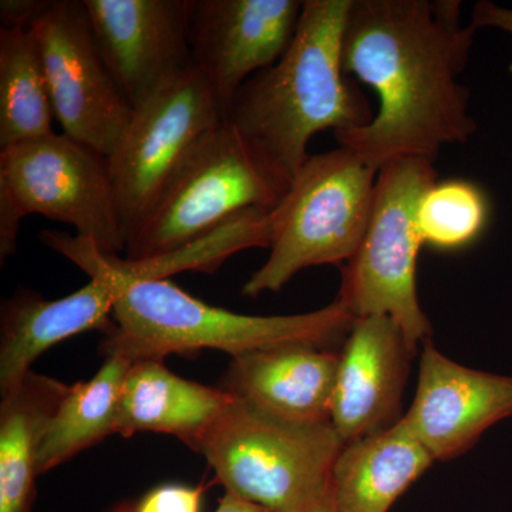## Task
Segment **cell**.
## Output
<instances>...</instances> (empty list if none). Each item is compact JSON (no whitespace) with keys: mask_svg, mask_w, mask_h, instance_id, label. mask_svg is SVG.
I'll return each mask as SVG.
<instances>
[{"mask_svg":"<svg viewBox=\"0 0 512 512\" xmlns=\"http://www.w3.org/2000/svg\"><path fill=\"white\" fill-rule=\"evenodd\" d=\"M477 30L460 0H352L343 35V70L375 90L367 126L336 134L380 171L403 158L436 163L440 151L477 133L466 72Z\"/></svg>","mask_w":512,"mask_h":512,"instance_id":"obj_1","label":"cell"},{"mask_svg":"<svg viewBox=\"0 0 512 512\" xmlns=\"http://www.w3.org/2000/svg\"><path fill=\"white\" fill-rule=\"evenodd\" d=\"M30 28L63 133L109 157L134 109L101 57L84 0H50Z\"/></svg>","mask_w":512,"mask_h":512,"instance_id":"obj_10","label":"cell"},{"mask_svg":"<svg viewBox=\"0 0 512 512\" xmlns=\"http://www.w3.org/2000/svg\"><path fill=\"white\" fill-rule=\"evenodd\" d=\"M69 384L30 370L0 403V512H30L47 427Z\"/></svg>","mask_w":512,"mask_h":512,"instance_id":"obj_19","label":"cell"},{"mask_svg":"<svg viewBox=\"0 0 512 512\" xmlns=\"http://www.w3.org/2000/svg\"><path fill=\"white\" fill-rule=\"evenodd\" d=\"M414 356L392 319H355L339 350L330 416L343 443L373 436L403 419V392Z\"/></svg>","mask_w":512,"mask_h":512,"instance_id":"obj_14","label":"cell"},{"mask_svg":"<svg viewBox=\"0 0 512 512\" xmlns=\"http://www.w3.org/2000/svg\"><path fill=\"white\" fill-rule=\"evenodd\" d=\"M272 241V211L252 210L239 215L207 237L173 254L128 261L111 256L114 264L127 274L144 279H167L183 271H217L229 256L249 248H269Z\"/></svg>","mask_w":512,"mask_h":512,"instance_id":"obj_22","label":"cell"},{"mask_svg":"<svg viewBox=\"0 0 512 512\" xmlns=\"http://www.w3.org/2000/svg\"><path fill=\"white\" fill-rule=\"evenodd\" d=\"M292 180L237 127L222 120L192 148L156 207L127 242L124 258L173 254L252 210L272 211Z\"/></svg>","mask_w":512,"mask_h":512,"instance_id":"obj_5","label":"cell"},{"mask_svg":"<svg viewBox=\"0 0 512 512\" xmlns=\"http://www.w3.org/2000/svg\"><path fill=\"white\" fill-rule=\"evenodd\" d=\"M339 350L285 345L232 357L222 389L278 419L330 423Z\"/></svg>","mask_w":512,"mask_h":512,"instance_id":"obj_15","label":"cell"},{"mask_svg":"<svg viewBox=\"0 0 512 512\" xmlns=\"http://www.w3.org/2000/svg\"><path fill=\"white\" fill-rule=\"evenodd\" d=\"M437 180L434 163L423 158H403L379 171L369 224L343 268L336 296L355 319H392L416 355L420 343L431 336L417 293V258L423 247L417 207Z\"/></svg>","mask_w":512,"mask_h":512,"instance_id":"obj_8","label":"cell"},{"mask_svg":"<svg viewBox=\"0 0 512 512\" xmlns=\"http://www.w3.org/2000/svg\"><path fill=\"white\" fill-rule=\"evenodd\" d=\"M433 463L402 419L343 446L333 464L329 494L338 512H389Z\"/></svg>","mask_w":512,"mask_h":512,"instance_id":"obj_18","label":"cell"},{"mask_svg":"<svg viewBox=\"0 0 512 512\" xmlns=\"http://www.w3.org/2000/svg\"><path fill=\"white\" fill-rule=\"evenodd\" d=\"M215 512H274L266 510L261 505L249 503V501L242 500L237 495L225 493L218 503V508Z\"/></svg>","mask_w":512,"mask_h":512,"instance_id":"obj_27","label":"cell"},{"mask_svg":"<svg viewBox=\"0 0 512 512\" xmlns=\"http://www.w3.org/2000/svg\"><path fill=\"white\" fill-rule=\"evenodd\" d=\"M222 120L214 89L194 64L134 109L107 157L127 242L156 207L192 148Z\"/></svg>","mask_w":512,"mask_h":512,"instance_id":"obj_9","label":"cell"},{"mask_svg":"<svg viewBox=\"0 0 512 512\" xmlns=\"http://www.w3.org/2000/svg\"><path fill=\"white\" fill-rule=\"evenodd\" d=\"M352 0H303L292 45L239 89L225 120L286 177L311 157L312 137L342 134L375 117L343 70V35Z\"/></svg>","mask_w":512,"mask_h":512,"instance_id":"obj_3","label":"cell"},{"mask_svg":"<svg viewBox=\"0 0 512 512\" xmlns=\"http://www.w3.org/2000/svg\"><path fill=\"white\" fill-rule=\"evenodd\" d=\"M231 399L222 387L175 375L163 360H140L124 379L116 434H170L195 450Z\"/></svg>","mask_w":512,"mask_h":512,"instance_id":"obj_17","label":"cell"},{"mask_svg":"<svg viewBox=\"0 0 512 512\" xmlns=\"http://www.w3.org/2000/svg\"><path fill=\"white\" fill-rule=\"evenodd\" d=\"M377 174L342 146L309 157L272 210L271 254L244 295L279 292L311 266L348 264L369 224Z\"/></svg>","mask_w":512,"mask_h":512,"instance_id":"obj_6","label":"cell"},{"mask_svg":"<svg viewBox=\"0 0 512 512\" xmlns=\"http://www.w3.org/2000/svg\"><path fill=\"white\" fill-rule=\"evenodd\" d=\"M52 96L32 28L0 29V151L53 131Z\"/></svg>","mask_w":512,"mask_h":512,"instance_id":"obj_21","label":"cell"},{"mask_svg":"<svg viewBox=\"0 0 512 512\" xmlns=\"http://www.w3.org/2000/svg\"><path fill=\"white\" fill-rule=\"evenodd\" d=\"M490 201L483 188L461 178L437 180L417 207L421 244L439 251L470 247L490 222Z\"/></svg>","mask_w":512,"mask_h":512,"instance_id":"obj_23","label":"cell"},{"mask_svg":"<svg viewBox=\"0 0 512 512\" xmlns=\"http://www.w3.org/2000/svg\"><path fill=\"white\" fill-rule=\"evenodd\" d=\"M94 39L133 109L192 66V0H84Z\"/></svg>","mask_w":512,"mask_h":512,"instance_id":"obj_12","label":"cell"},{"mask_svg":"<svg viewBox=\"0 0 512 512\" xmlns=\"http://www.w3.org/2000/svg\"><path fill=\"white\" fill-rule=\"evenodd\" d=\"M32 214L70 225L103 255L126 252L109 158L67 134L0 151L2 265L18 249L23 218Z\"/></svg>","mask_w":512,"mask_h":512,"instance_id":"obj_7","label":"cell"},{"mask_svg":"<svg viewBox=\"0 0 512 512\" xmlns=\"http://www.w3.org/2000/svg\"><path fill=\"white\" fill-rule=\"evenodd\" d=\"M39 239L89 278L99 276L109 285L116 326L107 333L101 352L130 363L202 349L221 350L232 357L285 345L335 349L345 343L355 322L338 298L325 308L299 315H242L200 301L168 279L127 274L89 239L55 229H43Z\"/></svg>","mask_w":512,"mask_h":512,"instance_id":"obj_2","label":"cell"},{"mask_svg":"<svg viewBox=\"0 0 512 512\" xmlns=\"http://www.w3.org/2000/svg\"><path fill=\"white\" fill-rule=\"evenodd\" d=\"M50 0H2L0 2V19L3 28L25 26L30 28L43 10L47 8Z\"/></svg>","mask_w":512,"mask_h":512,"instance_id":"obj_25","label":"cell"},{"mask_svg":"<svg viewBox=\"0 0 512 512\" xmlns=\"http://www.w3.org/2000/svg\"><path fill=\"white\" fill-rule=\"evenodd\" d=\"M309 512H338V510H336L335 504H333L332 497L328 494V497H326V500L323 501L322 504Z\"/></svg>","mask_w":512,"mask_h":512,"instance_id":"obj_28","label":"cell"},{"mask_svg":"<svg viewBox=\"0 0 512 512\" xmlns=\"http://www.w3.org/2000/svg\"><path fill=\"white\" fill-rule=\"evenodd\" d=\"M131 365L124 357L106 356L92 379L69 387L47 427L39 476L116 434L121 389Z\"/></svg>","mask_w":512,"mask_h":512,"instance_id":"obj_20","label":"cell"},{"mask_svg":"<svg viewBox=\"0 0 512 512\" xmlns=\"http://www.w3.org/2000/svg\"><path fill=\"white\" fill-rule=\"evenodd\" d=\"M202 488L160 485L144 494L131 512H201Z\"/></svg>","mask_w":512,"mask_h":512,"instance_id":"obj_24","label":"cell"},{"mask_svg":"<svg viewBox=\"0 0 512 512\" xmlns=\"http://www.w3.org/2000/svg\"><path fill=\"white\" fill-rule=\"evenodd\" d=\"M114 301L109 285L92 276L89 284L64 298L47 301L20 289L2 303L0 315V392L18 386L46 350L90 330L114 329Z\"/></svg>","mask_w":512,"mask_h":512,"instance_id":"obj_16","label":"cell"},{"mask_svg":"<svg viewBox=\"0 0 512 512\" xmlns=\"http://www.w3.org/2000/svg\"><path fill=\"white\" fill-rule=\"evenodd\" d=\"M512 419V376L458 365L423 343L419 383L403 421L434 461L470 450L500 421Z\"/></svg>","mask_w":512,"mask_h":512,"instance_id":"obj_13","label":"cell"},{"mask_svg":"<svg viewBox=\"0 0 512 512\" xmlns=\"http://www.w3.org/2000/svg\"><path fill=\"white\" fill-rule=\"evenodd\" d=\"M470 23L476 30L493 28L503 30L512 37V8H505L490 0H480L471 10ZM510 72L512 74V63Z\"/></svg>","mask_w":512,"mask_h":512,"instance_id":"obj_26","label":"cell"},{"mask_svg":"<svg viewBox=\"0 0 512 512\" xmlns=\"http://www.w3.org/2000/svg\"><path fill=\"white\" fill-rule=\"evenodd\" d=\"M302 9L301 0H192V64L207 76L224 120L239 89L285 55Z\"/></svg>","mask_w":512,"mask_h":512,"instance_id":"obj_11","label":"cell"},{"mask_svg":"<svg viewBox=\"0 0 512 512\" xmlns=\"http://www.w3.org/2000/svg\"><path fill=\"white\" fill-rule=\"evenodd\" d=\"M343 446L332 423L278 419L232 394L194 451L225 493L274 512H309L328 497Z\"/></svg>","mask_w":512,"mask_h":512,"instance_id":"obj_4","label":"cell"}]
</instances>
